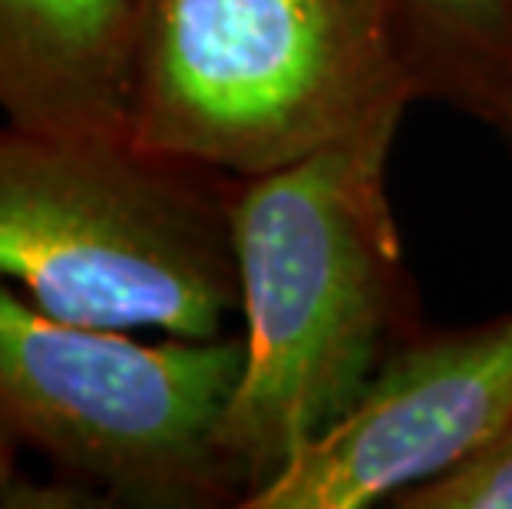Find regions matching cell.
<instances>
[{
  "mask_svg": "<svg viewBox=\"0 0 512 509\" xmlns=\"http://www.w3.org/2000/svg\"><path fill=\"white\" fill-rule=\"evenodd\" d=\"M136 0H0V113L47 133L129 136Z\"/></svg>",
  "mask_w": 512,
  "mask_h": 509,
  "instance_id": "6",
  "label": "cell"
},
{
  "mask_svg": "<svg viewBox=\"0 0 512 509\" xmlns=\"http://www.w3.org/2000/svg\"><path fill=\"white\" fill-rule=\"evenodd\" d=\"M17 447H20V437L14 433V427L4 420V414H0V500H4V496L10 493V486H14Z\"/></svg>",
  "mask_w": 512,
  "mask_h": 509,
  "instance_id": "9",
  "label": "cell"
},
{
  "mask_svg": "<svg viewBox=\"0 0 512 509\" xmlns=\"http://www.w3.org/2000/svg\"><path fill=\"white\" fill-rule=\"evenodd\" d=\"M129 136L0 129V281L93 328L228 334L238 272L228 189Z\"/></svg>",
  "mask_w": 512,
  "mask_h": 509,
  "instance_id": "3",
  "label": "cell"
},
{
  "mask_svg": "<svg viewBox=\"0 0 512 509\" xmlns=\"http://www.w3.org/2000/svg\"><path fill=\"white\" fill-rule=\"evenodd\" d=\"M496 123H499V126H506L509 133H512V77H509V86H506V93H503V103H499Z\"/></svg>",
  "mask_w": 512,
  "mask_h": 509,
  "instance_id": "10",
  "label": "cell"
},
{
  "mask_svg": "<svg viewBox=\"0 0 512 509\" xmlns=\"http://www.w3.org/2000/svg\"><path fill=\"white\" fill-rule=\"evenodd\" d=\"M397 123L228 186L245 361L219 427L242 500L328 430L377 367L400 298L387 205Z\"/></svg>",
  "mask_w": 512,
  "mask_h": 509,
  "instance_id": "1",
  "label": "cell"
},
{
  "mask_svg": "<svg viewBox=\"0 0 512 509\" xmlns=\"http://www.w3.org/2000/svg\"><path fill=\"white\" fill-rule=\"evenodd\" d=\"M394 506L403 509H512V424L460 467L413 486Z\"/></svg>",
  "mask_w": 512,
  "mask_h": 509,
  "instance_id": "8",
  "label": "cell"
},
{
  "mask_svg": "<svg viewBox=\"0 0 512 509\" xmlns=\"http://www.w3.org/2000/svg\"><path fill=\"white\" fill-rule=\"evenodd\" d=\"M512 424V314L407 344L245 509H367L460 467Z\"/></svg>",
  "mask_w": 512,
  "mask_h": 509,
  "instance_id": "5",
  "label": "cell"
},
{
  "mask_svg": "<svg viewBox=\"0 0 512 509\" xmlns=\"http://www.w3.org/2000/svg\"><path fill=\"white\" fill-rule=\"evenodd\" d=\"M423 93L496 119L512 77V0H394Z\"/></svg>",
  "mask_w": 512,
  "mask_h": 509,
  "instance_id": "7",
  "label": "cell"
},
{
  "mask_svg": "<svg viewBox=\"0 0 512 509\" xmlns=\"http://www.w3.org/2000/svg\"><path fill=\"white\" fill-rule=\"evenodd\" d=\"M423 93L394 0H136L129 139L255 179Z\"/></svg>",
  "mask_w": 512,
  "mask_h": 509,
  "instance_id": "2",
  "label": "cell"
},
{
  "mask_svg": "<svg viewBox=\"0 0 512 509\" xmlns=\"http://www.w3.org/2000/svg\"><path fill=\"white\" fill-rule=\"evenodd\" d=\"M242 361V334L146 344L57 318L0 281V414L20 443L116 503L242 496L219 450Z\"/></svg>",
  "mask_w": 512,
  "mask_h": 509,
  "instance_id": "4",
  "label": "cell"
}]
</instances>
